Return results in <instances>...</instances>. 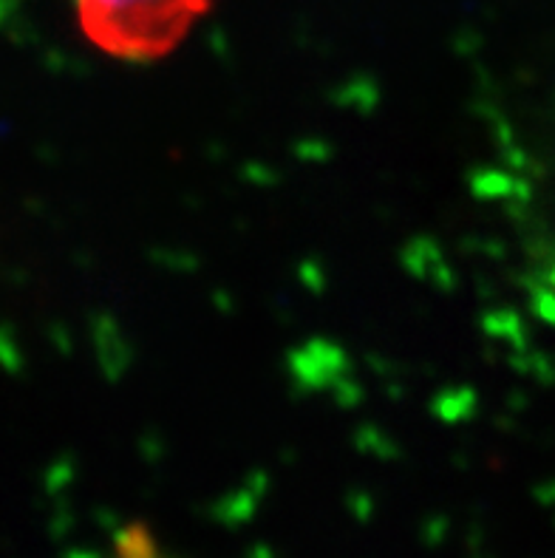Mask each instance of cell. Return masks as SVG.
Returning a JSON list of instances; mask_svg holds the SVG:
<instances>
[{
	"label": "cell",
	"instance_id": "6da1fadb",
	"mask_svg": "<svg viewBox=\"0 0 555 558\" xmlns=\"http://www.w3.org/2000/svg\"><path fill=\"white\" fill-rule=\"evenodd\" d=\"M92 46L125 63L170 54L202 21L210 0H74Z\"/></svg>",
	"mask_w": 555,
	"mask_h": 558
},
{
	"label": "cell",
	"instance_id": "7a4b0ae2",
	"mask_svg": "<svg viewBox=\"0 0 555 558\" xmlns=\"http://www.w3.org/2000/svg\"><path fill=\"white\" fill-rule=\"evenodd\" d=\"M102 558H168V556H162V553L156 550V545L150 542V538L131 531L125 533V536L117 538V542H113V550Z\"/></svg>",
	"mask_w": 555,
	"mask_h": 558
}]
</instances>
